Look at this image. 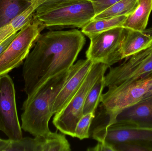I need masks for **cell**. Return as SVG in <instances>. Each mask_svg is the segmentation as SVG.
<instances>
[{
	"label": "cell",
	"instance_id": "obj_13",
	"mask_svg": "<svg viewBox=\"0 0 152 151\" xmlns=\"http://www.w3.org/2000/svg\"><path fill=\"white\" fill-rule=\"evenodd\" d=\"M152 45V26L141 32L125 28L121 44L122 59L128 58Z\"/></svg>",
	"mask_w": 152,
	"mask_h": 151
},
{
	"label": "cell",
	"instance_id": "obj_26",
	"mask_svg": "<svg viewBox=\"0 0 152 151\" xmlns=\"http://www.w3.org/2000/svg\"><path fill=\"white\" fill-rule=\"evenodd\" d=\"M23 1L28 2L29 3L31 4L38 1L42 2L44 3L46 0H23Z\"/></svg>",
	"mask_w": 152,
	"mask_h": 151
},
{
	"label": "cell",
	"instance_id": "obj_19",
	"mask_svg": "<svg viewBox=\"0 0 152 151\" xmlns=\"http://www.w3.org/2000/svg\"><path fill=\"white\" fill-rule=\"evenodd\" d=\"M105 87L104 74L97 80L88 94L83 108V115L95 113L101 102L103 90Z\"/></svg>",
	"mask_w": 152,
	"mask_h": 151
},
{
	"label": "cell",
	"instance_id": "obj_11",
	"mask_svg": "<svg viewBox=\"0 0 152 151\" xmlns=\"http://www.w3.org/2000/svg\"><path fill=\"white\" fill-rule=\"evenodd\" d=\"M105 123H120L152 129V96L124 109Z\"/></svg>",
	"mask_w": 152,
	"mask_h": 151
},
{
	"label": "cell",
	"instance_id": "obj_21",
	"mask_svg": "<svg viewBox=\"0 0 152 151\" xmlns=\"http://www.w3.org/2000/svg\"><path fill=\"white\" fill-rule=\"evenodd\" d=\"M152 59V45L146 49L126 59L125 62L121 64V66L123 69H128Z\"/></svg>",
	"mask_w": 152,
	"mask_h": 151
},
{
	"label": "cell",
	"instance_id": "obj_17",
	"mask_svg": "<svg viewBox=\"0 0 152 151\" xmlns=\"http://www.w3.org/2000/svg\"><path fill=\"white\" fill-rule=\"evenodd\" d=\"M30 5L31 4L23 0H0V28Z\"/></svg>",
	"mask_w": 152,
	"mask_h": 151
},
{
	"label": "cell",
	"instance_id": "obj_1",
	"mask_svg": "<svg viewBox=\"0 0 152 151\" xmlns=\"http://www.w3.org/2000/svg\"><path fill=\"white\" fill-rule=\"evenodd\" d=\"M85 43L83 33L77 29L41 34L23 65L27 98L31 97L48 79L69 70Z\"/></svg>",
	"mask_w": 152,
	"mask_h": 151
},
{
	"label": "cell",
	"instance_id": "obj_7",
	"mask_svg": "<svg viewBox=\"0 0 152 151\" xmlns=\"http://www.w3.org/2000/svg\"><path fill=\"white\" fill-rule=\"evenodd\" d=\"M45 27L42 23L33 19L17 33L11 43L0 56V77L8 74L21 64Z\"/></svg>",
	"mask_w": 152,
	"mask_h": 151
},
{
	"label": "cell",
	"instance_id": "obj_8",
	"mask_svg": "<svg viewBox=\"0 0 152 151\" xmlns=\"http://www.w3.org/2000/svg\"><path fill=\"white\" fill-rule=\"evenodd\" d=\"M125 32V28L117 27L88 37L90 42L86 59L109 67L122 60L121 44Z\"/></svg>",
	"mask_w": 152,
	"mask_h": 151
},
{
	"label": "cell",
	"instance_id": "obj_23",
	"mask_svg": "<svg viewBox=\"0 0 152 151\" xmlns=\"http://www.w3.org/2000/svg\"><path fill=\"white\" fill-rule=\"evenodd\" d=\"M89 151H114L113 145L104 142H98V143L93 147L87 149Z\"/></svg>",
	"mask_w": 152,
	"mask_h": 151
},
{
	"label": "cell",
	"instance_id": "obj_16",
	"mask_svg": "<svg viewBox=\"0 0 152 151\" xmlns=\"http://www.w3.org/2000/svg\"><path fill=\"white\" fill-rule=\"evenodd\" d=\"M127 16H119L109 18L93 20L81 28V32L88 37L115 28L122 27Z\"/></svg>",
	"mask_w": 152,
	"mask_h": 151
},
{
	"label": "cell",
	"instance_id": "obj_3",
	"mask_svg": "<svg viewBox=\"0 0 152 151\" xmlns=\"http://www.w3.org/2000/svg\"><path fill=\"white\" fill-rule=\"evenodd\" d=\"M95 16L89 0H46L33 14L45 27L82 28Z\"/></svg>",
	"mask_w": 152,
	"mask_h": 151
},
{
	"label": "cell",
	"instance_id": "obj_22",
	"mask_svg": "<svg viewBox=\"0 0 152 151\" xmlns=\"http://www.w3.org/2000/svg\"><path fill=\"white\" fill-rule=\"evenodd\" d=\"M92 3L95 15L102 12L120 0H89Z\"/></svg>",
	"mask_w": 152,
	"mask_h": 151
},
{
	"label": "cell",
	"instance_id": "obj_4",
	"mask_svg": "<svg viewBox=\"0 0 152 151\" xmlns=\"http://www.w3.org/2000/svg\"><path fill=\"white\" fill-rule=\"evenodd\" d=\"M92 137L113 145L114 151H152V129L120 123L101 124Z\"/></svg>",
	"mask_w": 152,
	"mask_h": 151
},
{
	"label": "cell",
	"instance_id": "obj_12",
	"mask_svg": "<svg viewBox=\"0 0 152 151\" xmlns=\"http://www.w3.org/2000/svg\"><path fill=\"white\" fill-rule=\"evenodd\" d=\"M151 74L152 59L128 69L110 67L109 72L104 75V85L105 87H109L124 82L137 79Z\"/></svg>",
	"mask_w": 152,
	"mask_h": 151
},
{
	"label": "cell",
	"instance_id": "obj_10",
	"mask_svg": "<svg viewBox=\"0 0 152 151\" xmlns=\"http://www.w3.org/2000/svg\"><path fill=\"white\" fill-rule=\"evenodd\" d=\"M94 64L88 59H80L70 67L68 78L54 102L53 115L60 112L70 102L84 82Z\"/></svg>",
	"mask_w": 152,
	"mask_h": 151
},
{
	"label": "cell",
	"instance_id": "obj_2",
	"mask_svg": "<svg viewBox=\"0 0 152 151\" xmlns=\"http://www.w3.org/2000/svg\"><path fill=\"white\" fill-rule=\"evenodd\" d=\"M69 69L48 79L22 105L21 129L34 137L51 133L49 123L58 94L68 78Z\"/></svg>",
	"mask_w": 152,
	"mask_h": 151
},
{
	"label": "cell",
	"instance_id": "obj_15",
	"mask_svg": "<svg viewBox=\"0 0 152 151\" xmlns=\"http://www.w3.org/2000/svg\"><path fill=\"white\" fill-rule=\"evenodd\" d=\"M42 3L38 1L31 4L23 12L0 28V43L11 35L18 33L31 22L36 9Z\"/></svg>",
	"mask_w": 152,
	"mask_h": 151
},
{
	"label": "cell",
	"instance_id": "obj_9",
	"mask_svg": "<svg viewBox=\"0 0 152 151\" xmlns=\"http://www.w3.org/2000/svg\"><path fill=\"white\" fill-rule=\"evenodd\" d=\"M16 106L14 84L10 75L0 77V131L9 139L22 138Z\"/></svg>",
	"mask_w": 152,
	"mask_h": 151
},
{
	"label": "cell",
	"instance_id": "obj_25",
	"mask_svg": "<svg viewBox=\"0 0 152 151\" xmlns=\"http://www.w3.org/2000/svg\"><path fill=\"white\" fill-rule=\"evenodd\" d=\"M148 92L144 98L152 96V74L148 75Z\"/></svg>",
	"mask_w": 152,
	"mask_h": 151
},
{
	"label": "cell",
	"instance_id": "obj_18",
	"mask_svg": "<svg viewBox=\"0 0 152 151\" xmlns=\"http://www.w3.org/2000/svg\"><path fill=\"white\" fill-rule=\"evenodd\" d=\"M138 1L139 0H120L102 12L95 15L93 20L128 16L134 11Z\"/></svg>",
	"mask_w": 152,
	"mask_h": 151
},
{
	"label": "cell",
	"instance_id": "obj_24",
	"mask_svg": "<svg viewBox=\"0 0 152 151\" xmlns=\"http://www.w3.org/2000/svg\"><path fill=\"white\" fill-rule=\"evenodd\" d=\"M17 33L11 35L10 37H8L7 39L2 42L0 43V56L5 51V50L7 48L9 45L11 43L13 39L15 38V36L17 35Z\"/></svg>",
	"mask_w": 152,
	"mask_h": 151
},
{
	"label": "cell",
	"instance_id": "obj_20",
	"mask_svg": "<svg viewBox=\"0 0 152 151\" xmlns=\"http://www.w3.org/2000/svg\"><path fill=\"white\" fill-rule=\"evenodd\" d=\"M95 116V113H89L81 117L76 126L75 137L80 140L89 138L90 126Z\"/></svg>",
	"mask_w": 152,
	"mask_h": 151
},
{
	"label": "cell",
	"instance_id": "obj_5",
	"mask_svg": "<svg viewBox=\"0 0 152 151\" xmlns=\"http://www.w3.org/2000/svg\"><path fill=\"white\" fill-rule=\"evenodd\" d=\"M109 68L102 63H94L90 72L75 95L66 105L55 114L53 123L61 133L75 137V130L80 119L83 115L86 98L95 82L104 75Z\"/></svg>",
	"mask_w": 152,
	"mask_h": 151
},
{
	"label": "cell",
	"instance_id": "obj_6",
	"mask_svg": "<svg viewBox=\"0 0 152 151\" xmlns=\"http://www.w3.org/2000/svg\"><path fill=\"white\" fill-rule=\"evenodd\" d=\"M148 75L109 87L102 94L101 102L107 121L145 98L148 92Z\"/></svg>",
	"mask_w": 152,
	"mask_h": 151
},
{
	"label": "cell",
	"instance_id": "obj_14",
	"mask_svg": "<svg viewBox=\"0 0 152 151\" xmlns=\"http://www.w3.org/2000/svg\"><path fill=\"white\" fill-rule=\"evenodd\" d=\"M152 11V0H139L133 12L127 16L122 27L136 31L146 29Z\"/></svg>",
	"mask_w": 152,
	"mask_h": 151
}]
</instances>
